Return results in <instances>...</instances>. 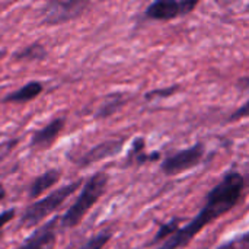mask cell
<instances>
[{
	"instance_id": "obj_11",
	"label": "cell",
	"mask_w": 249,
	"mask_h": 249,
	"mask_svg": "<svg viewBox=\"0 0 249 249\" xmlns=\"http://www.w3.org/2000/svg\"><path fill=\"white\" fill-rule=\"evenodd\" d=\"M58 179H60V171L57 169H50L38 175L29 187V198H38L42 193L54 187Z\"/></svg>"
},
{
	"instance_id": "obj_10",
	"label": "cell",
	"mask_w": 249,
	"mask_h": 249,
	"mask_svg": "<svg viewBox=\"0 0 249 249\" xmlns=\"http://www.w3.org/2000/svg\"><path fill=\"white\" fill-rule=\"evenodd\" d=\"M42 89H44V86H42L41 82L31 80L26 85H23L22 88L16 89L12 93H9L3 99V102H6V104H25V102H29V101L38 98L39 93L42 92Z\"/></svg>"
},
{
	"instance_id": "obj_3",
	"label": "cell",
	"mask_w": 249,
	"mask_h": 249,
	"mask_svg": "<svg viewBox=\"0 0 249 249\" xmlns=\"http://www.w3.org/2000/svg\"><path fill=\"white\" fill-rule=\"evenodd\" d=\"M80 185H82V181L70 182L67 185L60 187L58 190L53 191L51 194L45 196L44 198L34 201L23 212L22 219H20V225L25 226V228H31V226H35V225L41 223L47 216H50L51 213L58 210L64 204V201L71 194H74L77 191V188Z\"/></svg>"
},
{
	"instance_id": "obj_7",
	"label": "cell",
	"mask_w": 249,
	"mask_h": 249,
	"mask_svg": "<svg viewBox=\"0 0 249 249\" xmlns=\"http://www.w3.org/2000/svg\"><path fill=\"white\" fill-rule=\"evenodd\" d=\"M57 217L38 228L18 249H47L50 248L57 238Z\"/></svg>"
},
{
	"instance_id": "obj_13",
	"label": "cell",
	"mask_w": 249,
	"mask_h": 249,
	"mask_svg": "<svg viewBox=\"0 0 249 249\" xmlns=\"http://www.w3.org/2000/svg\"><path fill=\"white\" fill-rule=\"evenodd\" d=\"M158 158H159V153H155V155H150V156L147 155V152H146V142L143 139H136L134 143H133L128 160L133 159L137 163H144L147 160H153V159H158Z\"/></svg>"
},
{
	"instance_id": "obj_22",
	"label": "cell",
	"mask_w": 249,
	"mask_h": 249,
	"mask_svg": "<svg viewBox=\"0 0 249 249\" xmlns=\"http://www.w3.org/2000/svg\"><path fill=\"white\" fill-rule=\"evenodd\" d=\"M3 54H4V51H0V57H3Z\"/></svg>"
},
{
	"instance_id": "obj_15",
	"label": "cell",
	"mask_w": 249,
	"mask_h": 249,
	"mask_svg": "<svg viewBox=\"0 0 249 249\" xmlns=\"http://www.w3.org/2000/svg\"><path fill=\"white\" fill-rule=\"evenodd\" d=\"M178 231H179V220H178V219H174V220H171V222L162 225L160 229L158 231V235H156L155 239H153V244L165 242L166 239H169L171 236H174Z\"/></svg>"
},
{
	"instance_id": "obj_4",
	"label": "cell",
	"mask_w": 249,
	"mask_h": 249,
	"mask_svg": "<svg viewBox=\"0 0 249 249\" xmlns=\"http://www.w3.org/2000/svg\"><path fill=\"white\" fill-rule=\"evenodd\" d=\"M89 1L85 0H53L48 1L44 7V23L47 25H61L64 22L79 18Z\"/></svg>"
},
{
	"instance_id": "obj_5",
	"label": "cell",
	"mask_w": 249,
	"mask_h": 249,
	"mask_svg": "<svg viewBox=\"0 0 249 249\" xmlns=\"http://www.w3.org/2000/svg\"><path fill=\"white\" fill-rule=\"evenodd\" d=\"M204 150H206V147L201 143H197L188 149L179 150L175 155L166 158L162 162L160 169L168 177H174V175L182 174L188 169H193L200 165V162L204 156Z\"/></svg>"
},
{
	"instance_id": "obj_16",
	"label": "cell",
	"mask_w": 249,
	"mask_h": 249,
	"mask_svg": "<svg viewBox=\"0 0 249 249\" xmlns=\"http://www.w3.org/2000/svg\"><path fill=\"white\" fill-rule=\"evenodd\" d=\"M111 236H112L111 232H101V233L95 235L93 238H90L88 242H85L79 249H102L108 244Z\"/></svg>"
},
{
	"instance_id": "obj_2",
	"label": "cell",
	"mask_w": 249,
	"mask_h": 249,
	"mask_svg": "<svg viewBox=\"0 0 249 249\" xmlns=\"http://www.w3.org/2000/svg\"><path fill=\"white\" fill-rule=\"evenodd\" d=\"M108 185V175L105 172H96L93 174L86 184L83 185L80 196L77 200L70 206V209L64 213L60 223L63 228H76L83 217L88 214V212L99 201V198L104 196Z\"/></svg>"
},
{
	"instance_id": "obj_20",
	"label": "cell",
	"mask_w": 249,
	"mask_h": 249,
	"mask_svg": "<svg viewBox=\"0 0 249 249\" xmlns=\"http://www.w3.org/2000/svg\"><path fill=\"white\" fill-rule=\"evenodd\" d=\"M4 197H6V191H4V187L0 184V201H3Z\"/></svg>"
},
{
	"instance_id": "obj_12",
	"label": "cell",
	"mask_w": 249,
	"mask_h": 249,
	"mask_svg": "<svg viewBox=\"0 0 249 249\" xmlns=\"http://www.w3.org/2000/svg\"><path fill=\"white\" fill-rule=\"evenodd\" d=\"M124 96L121 93H112L109 95L104 104L101 105V108L98 109L96 112V118H107V117H111L112 114H115L123 105H124Z\"/></svg>"
},
{
	"instance_id": "obj_1",
	"label": "cell",
	"mask_w": 249,
	"mask_h": 249,
	"mask_svg": "<svg viewBox=\"0 0 249 249\" xmlns=\"http://www.w3.org/2000/svg\"><path fill=\"white\" fill-rule=\"evenodd\" d=\"M245 187L244 177L239 172H229L223 177V179L207 194L206 204L201 212L184 228L166 239L159 249H179L188 245L196 235L206 228L212 220L219 219L220 216L229 213L241 200L242 191Z\"/></svg>"
},
{
	"instance_id": "obj_18",
	"label": "cell",
	"mask_w": 249,
	"mask_h": 249,
	"mask_svg": "<svg viewBox=\"0 0 249 249\" xmlns=\"http://www.w3.org/2000/svg\"><path fill=\"white\" fill-rule=\"evenodd\" d=\"M15 216H16V210H15V209H9V210H4L3 213H0V236H1L3 228H4L10 220H13Z\"/></svg>"
},
{
	"instance_id": "obj_19",
	"label": "cell",
	"mask_w": 249,
	"mask_h": 249,
	"mask_svg": "<svg viewBox=\"0 0 249 249\" xmlns=\"http://www.w3.org/2000/svg\"><path fill=\"white\" fill-rule=\"evenodd\" d=\"M249 117V101L245 102L239 109H236L232 115H231V121H236V120H241V118H247Z\"/></svg>"
},
{
	"instance_id": "obj_17",
	"label": "cell",
	"mask_w": 249,
	"mask_h": 249,
	"mask_svg": "<svg viewBox=\"0 0 249 249\" xmlns=\"http://www.w3.org/2000/svg\"><path fill=\"white\" fill-rule=\"evenodd\" d=\"M178 90V86H171V88H163V89H155L146 93V99L147 101H153V99H163V98H169L172 95H175V92Z\"/></svg>"
},
{
	"instance_id": "obj_9",
	"label": "cell",
	"mask_w": 249,
	"mask_h": 249,
	"mask_svg": "<svg viewBox=\"0 0 249 249\" xmlns=\"http://www.w3.org/2000/svg\"><path fill=\"white\" fill-rule=\"evenodd\" d=\"M123 146H124V140H107V142H102V143L96 144L95 147H92L89 152H86L83 155V158L79 159L77 165L88 166V165H92L95 162L112 158V156H115V155H118L121 152Z\"/></svg>"
},
{
	"instance_id": "obj_6",
	"label": "cell",
	"mask_w": 249,
	"mask_h": 249,
	"mask_svg": "<svg viewBox=\"0 0 249 249\" xmlns=\"http://www.w3.org/2000/svg\"><path fill=\"white\" fill-rule=\"evenodd\" d=\"M196 0H156L146 9V16L155 20H172L191 13L197 7Z\"/></svg>"
},
{
	"instance_id": "obj_8",
	"label": "cell",
	"mask_w": 249,
	"mask_h": 249,
	"mask_svg": "<svg viewBox=\"0 0 249 249\" xmlns=\"http://www.w3.org/2000/svg\"><path fill=\"white\" fill-rule=\"evenodd\" d=\"M66 124L64 118H55L51 123H48L47 125H44L42 128L36 130L32 134L31 139V147H34L35 150H44L48 149L54 144V142L57 140L58 134L63 131Z\"/></svg>"
},
{
	"instance_id": "obj_14",
	"label": "cell",
	"mask_w": 249,
	"mask_h": 249,
	"mask_svg": "<svg viewBox=\"0 0 249 249\" xmlns=\"http://www.w3.org/2000/svg\"><path fill=\"white\" fill-rule=\"evenodd\" d=\"M47 51L41 44H31L28 47H25L22 51L16 53V58L18 60H23V61H34V60H42L45 58Z\"/></svg>"
},
{
	"instance_id": "obj_21",
	"label": "cell",
	"mask_w": 249,
	"mask_h": 249,
	"mask_svg": "<svg viewBox=\"0 0 249 249\" xmlns=\"http://www.w3.org/2000/svg\"><path fill=\"white\" fill-rule=\"evenodd\" d=\"M244 241H247V242H249V232L247 233V235H244V238H242Z\"/></svg>"
}]
</instances>
